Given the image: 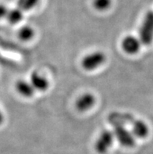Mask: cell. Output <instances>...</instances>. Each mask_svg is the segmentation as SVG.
<instances>
[{
	"instance_id": "obj_2",
	"label": "cell",
	"mask_w": 153,
	"mask_h": 154,
	"mask_svg": "<svg viewBox=\"0 0 153 154\" xmlns=\"http://www.w3.org/2000/svg\"><path fill=\"white\" fill-rule=\"evenodd\" d=\"M113 135L116 136L120 144L126 147H133L135 146V139L127 129L122 125H113Z\"/></svg>"
},
{
	"instance_id": "obj_3",
	"label": "cell",
	"mask_w": 153,
	"mask_h": 154,
	"mask_svg": "<svg viewBox=\"0 0 153 154\" xmlns=\"http://www.w3.org/2000/svg\"><path fill=\"white\" fill-rule=\"evenodd\" d=\"M106 60V56L102 52H94L87 55L82 60V66L87 70H93L102 65Z\"/></svg>"
},
{
	"instance_id": "obj_10",
	"label": "cell",
	"mask_w": 153,
	"mask_h": 154,
	"mask_svg": "<svg viewBox=\"0 0 153 154\" xmlns=\"http://www.w3.org/2000/svg\"><path fill=\"white\" fill-rule=\"evenodd\" d=\"M16 88L20 95L25 97H31L33 96L35 92V88L32 85L26 81L21 80L17 82Z\"/></svg>"
},
{
	"instance_id": "obj_16",
	"label": "cell",
	"mask_w": 153,
	"mask_h": 154,
	"mask_svg": "<svg viewBox=\"0 0 153 154\" xmlns=\"http://www.w3.org/2000/svg\"><path fill=\"white\" fill-rule=\"evenodd\" d=\"M4 121V117H3V114H2V113L1 111H0V125Z\"/></svg>"
},
{
	"instance_id": "obj_14",
	"label": "cell",
	"mask_w": 153,
	"mask_h": 154,
	"mask_svg": "<svg viewBox=\"0 0 153 154\" xmlns=\"http://www.w3.org/2000/svg\"><path fill=\"white\" fill-rule=\"evenodd\" d=\"M112 0H93V6L97 10L104 11L110 7Z\"/></svg>"
},
{
	"instance_id": "obj_11",
	"label": "cell",
	"mask_w": 153,
	"mask_h": 154,
	"mask_svg": "<svg viewBox=\"0 0 153 154\" xmlns=\"http://www.w3.org/2000/svg\"><path fill=\"white\" fill-rule=\"evenodd\" d=\"M6 18L12 24H15L20 22L23 18V11L18 7L9 10Z\"/></svg>"
},
{
	"instance_id": "obj_12",
	"label": "cell",
	"mask_w": 153,
	"mask_h": 154,
	"mask_svg": "<svg viewBox=\"0 0 153 154\" xmlns=\"http://www.w3.org/2000/svg\"><path fill=\"white\" fill-rule=\"evenodd\" d=\"M34 35H35V31L30 26H24L21 27L18 32V37L22 41H29L30 39L34 37Z\"/></svg>"
},
{
	"instance_id": "obj_9",
	"label": "cell",
	"mask_w": 153,
	"mask_h": 154,
	"mask_svg": "<svg viewBox=\"0 0 153 154\" xmlns=\"http://www.w3.org/2000/svg\"><path fill=\"white\" fill-rule=\"evenodd\" d=\"M31 84L35 89L38 91H45L49 88V82L45 77L41 76L37 72H33L31 75Z\"/></svg>"
},
{
	"instance_id": "obj_5",
	"label": "cell",
	"mask_w": 153,
	"mask_h": 154,
	"mask_svg": "<svg viewBox=\"0 0 153 154\" xmlns=\"http://www.w3.org/2000/svg\"><path fill=\"white\" fill-rule=\"evenodd\" d=\"M134 119L135 117L129 113L114 112L110 113L108 117L109 122L112 126L116 125H124V124H131Z\"/></svg>"
},
{
	"instance_id": "obj_15",
	"label": "cell",
	"mask_w": 153,
	"mask_h": 154,
	"mask_svg": "<svg viewBox=\"0 0 153 154\" xmlns=\"http://www.w3.org/2000/svg\"><path fill=\"white\" fill-rule=\"evenodd\" d=\"M8 11H9V9L5 5L0 4V20L6 17Z\"/></svg>"
},
{
	"instance_id": "obj_6",
	"label": "cell",
	"mask_w": 153,
	"mask_h": 154,
	"mask_svg": "<svg viewBox=\"0 0 153 154\" xmlns=\"http://www.w3.org/2000/svg\"><path fill=\"white\" fill-rule=\"evenodd\" d=\"M141 41L134 36L128 35L124 38L122 42V47L124 50L129 54H134L139 51L141 47Z\"/></svg>"
},
{
	"instance_id": "obj_8",
	"label": "cell",
	"mask_w": 153,
	"mask_h": 154,
	"mask_svg": "<svg viewBox=\"0 0 153 154\" xmlns=\"http://www.w3.org/2000/svg\"><path fill=\"white\" fill-rule=\"evenodd\" d=\"M132 133L138 138H145L149 132V129L147 124L145 123L142 120L134 119L131 123Z\"/></svg>"
},
{
	"instance_id": "obj_4",
	"label": "cell",
	"mask_w": 153,
	"mask_h": 154,
	"mask_svg": "<svg viewBox=\"0 0 153 154\" xmlns=\"http://www.w3.org/2000/svg\"><path fill=\"white\" fill-rule=\"evenodd\" d=\"M113 142V133L109 130H104L95 143V150L99 153L104 154L109 150Z\"/></svg>"
},
{
	"instance_id": "obj_13",
	"label": "cell",
	"mask_w": 153,
	"mask_h": 154,
	"mask_svg": "<svg viewBox=\"0 0 153 154\" xmlns=\"http://www.w3.org/2000/svg\"><path fill=\"white\" fill-rule=\"evenodd\" d=\"M40 0H18L17 7L22 10H30L37 6Z\"/></svg>"
},
{
	"instance_id": "obj_7",
	"label": "cell",
	"mask_w": 153,
	"mask_h": 154,
	"mask_svg": "<svg viewBox=\"0 0 153 154\" xmlns=\"http://www.w3.org/2000/svg\"><path fill=\"white\" fill-rule=\"evenodd\" d=\"M95 103V98L92 94L86 93L80 96L76 102V107L79 111H86L91 109Z\"/></svg>"
},
{
	"instance_id": "obj_1",
	"label": "cell",
	"mask_w": 153,
	"mask_h": 154,
	"mask_svg": "<svg viewBox=\"0 0 153 154\" xmlns=\"http://www.w3.org/2000/svg\"><path fill=\"white\" fill-rule=\"evenodd\" d=\"M140 41L145 45H149L153 41V11H148L145 16L139 31Z\"/></svg>"
}]
</instances>
